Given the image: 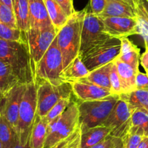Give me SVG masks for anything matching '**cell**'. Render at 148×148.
Here are the masks:
<instances>
[{
    "instance_id": "cell-1",
    "label": "cell",
    "mask_w": 148,
    "mask_h": 148,
    "mask_svg": "<svg viewBox=\"0 0 148 148\" xmlns=\"http://www.w3.org/2000/svg\"><path fill=\"white\" fill-rule=\"evenodd\" d=\"M0 59L12 67L20 82H35L36 65L27 42L10 41L0 38Z\"/></svg>"
},
{
    "instance_id": "cell-2",
    "label": "cell",
    "mask_w": 148,
    "mask_h": 148,
    "mask_svg": "<svg viewBox=\"0 0 148 148\" xmlns=\"http://www.w3.org/2000/svg\"><path fill=\"white\" fill-rule=\"evenodd\" d=\"M85 13L86 8L82 11H75L57 33L58 45L63 60V69L79 56L81 34Z\"/></svg>"
},
{
    "instance_id": "cell-3",
    "label": "cell",
    "mask_w": 148,
    "mask_h": 148,
    "mask_svg": "<svg viewBox=\"0 0 148 148\" xmlns=\"http://www.w3.org/2000/svg\"><path fill=\"white\" fill-rule=\"evenodd\" d=\"M119 99L120 95H111L102 99L78 103L81 131L101 126Z\"/></svg>"
},
{
    "instance_id": "cell-4",
    "label": "cell",
    "mask_w": 148,
    "mask_h": 148,
    "mask_svg": "<svg viewBox=\"0 0 148 148\" xmlns=\"http://www.w3.org/2000/svg\"><path fill=\"white\" fill-rule=\"evenodd\" d=\"M79 127V105L72 100L63 113L48 124L44 148H50L76 132Z\"/></svg>"
},
{
    "instance_id": "cell-5",
    "label": "cell",
    "mask_w": 148,
    "mask_h": 148,
    "mask_svg": "<svg viewBox=\"0 0 148 148\" xmlns=\"http://www.w3.org/2000/svg\"><path fill=\"white\" fill-rule=\"evenodd\" d=\"M37 86L36 82L26 84L21 99L16 134L22 145L28 144L29 136L36 116Z\"/></svg>"
},
{
    "instance_id": "cell-6",
    "label": "cell",
    "mask_w": 148,
    "mask_h": 148,
    "mask_svg": "<svg viewBox=\"0 0 148 148\" xmlns=\"http://www.w3.org/2000/svg\"><path fill=\"white\" fill-rule=\"evenodd\" d=\"M121 49V39L110 37L89 47L79 57L90 72L113 62L120 55Z\"/></svg>"
},
{
    "instance_id": "cell-7",
    "label": "cell",
    "mask_w": 148,
    "mask_h": 148,
    "mask_svg": "<svg viewBox=\"0 0 148 148\" xmlns=\"http://www.w3.org/2000/svg\"><path fill=\"white\" fill-rule=\"evenodd\" d=\"M62 71V56L55 38L42 59L36 65L35 82L47 81L52 84H60L64 82L60 77Z\"/></svg>"
},
{
    "instance_id": "cell-8",
    "label": "cell",
    "mask_w": 148,
    "mask_h": 148,
    "mask_svg": "<svg viewBox=\"0 0 148 148\" xmlns=\"http://www.w3.org/2000/svg\"><path fill=\"white\" fill-rule=\"evenodd\" d=\"M36 84L37 86L36 115L41 118L45 117L60 99L72 97L71 83L64 82L59 85H55L47 81H42Z\"/></svg>"
},
{
    "instance_id": "cell-9",
    "label": "cell",
    "mask_w": 148,
    "mask_h": 148,
    "mask_svg": "<svg viewBox=\"0 0 148 148\" xmlns=\"http://www.w3.org/2000/svg\"><path fill=\"white\" fill-rule=\"evenodd\" d=\"M110 38L105 30L101 18L92 13L88 5L82 24L79 55L95 44Z\"/></svg>"
},
{
    "instance_id": "cell-10",
    "label": "cell",
    "mask_w": 148,
    "mask_h": 148,
    "mask_svg": "<svg viewBox=\"0 0 148 148\" xmlns=\"http://www.w3.org/2000/svg\"><path fill=\"white\" fill-rule=\"evenodd\" d=\"M132 113L133 111L127 103L120 98L101 126L110 128L112 136L123 139L129 133L132 126Z\"/></svg>"
},
{
    "instance_id": "cell-11",
    "label": "cell",
    "mask_w": 148,
    "mask_h": 148,
    "mask_svg": "<svg viewBox=\"0 0 148 148\" xmlns=\"http://www.w3.org/2000/svg\"><path fill=\"white\" fill-rule=\"evenodd\" d=\"M57 31L54 26L45 29L30 28L26 33L27 42L35 65L39 62L51 44L56 38Z\"/></svg>"
},
{
    "instance_id": "cell-12",
    "label": "cell",
    "mask_w": 148,
    "mask_h": 148,
    "mask_svg": "<svg viewBox=\"0 0 148 148\" xmlns=\"http://www.w3.org/2000/svg\"><path fill=\"white\" fill-rule=\"evenodd\" d=\"M26 84H18L12 88L0 101V113L16 132L21 99Z\"/></svg>"
},
{
    "instance_id": "cell-13",
    "label": "cell",
    "mask_w": 148,
    "mask_h": 148,
    "mask_svg": "<svg viewBox=\"0 0 148 148\" xmlns=\"http://www.w3.org/2000/svg\"><path fill=\"white\" fill-rule=\"evenodd\" d=\"M100 18L105 25V31L110 37L121 39L129 36L138 34L137 17H106Z\"/></svg>"
},
{
    "instance_id": "cell-14",
    "label": "cell",
    "mask_w": 148,
    "mask_h": 148,
    "mask_svg": "<svg viewBox=\"0 0 148 148\" xmlns=\"http://www.w3.org/2000/svg\"><path fill=\"white\" fill-rule=\"evenodd\" d=\"M71 84L73 95L76 98L75 101L78 103L102 99L112 95L110 90L91 83L85 78Z\"/></svg>"
},
{
    "instance_id": "cell-15",
    "label": "cell",
    "mask_w": 148,
    "mask_h": 148,
    "mask_svg": "<svg viewBox=\"0 0 148 148\" xmlns=\"http://www.w3.org/2000/svg\"><path fill=\"white\" fill-rule=\"evenodd\" d=\"M53 26L44 0H29L28 29H45Z\"/></svg>"
},
{
    "instance_id": "cell-16",
    "label": "cell",
    "mask_w": 148,
    "mask_h": 148,
    "mask_svg": "<svg viewBox=\"0 0 148 148\" xmlns=\"http://www.w3.org/2000/svg\"><path fill=\"white\" fill-rule=\"evenodd\" d=\"M114 62L120 79L122 94L130 93L136 90V76L138 72H136L132 66L125 63L119 58L115 60Z\"/></svg>"
},
{
    "instance_id": "cell-17",
    "label": "cell",
    "mask_w": 148,
    "mask_h": 148,
    "mask_svg": "<svg viewBox=\"0 0 148 148\" xmlns=\"http://www.w3.org/2000/svg\"><path fill=\"white\" fill-rule=\"evenodd\" d=\"M106 17H127L136 18V10L123 0H106V6L103 12L99 15Z\"/></svg>"
},
{
    "instance_id": "cell-18",
    "label": "cell",
    "mask_w": 148,
    "mask_h": 148,
    "mask_svg": "<svg viewBox=\"0 0 148 148\" xmlns=\"http://www.w3.org/2000/svg\"><path fill=\"white\" fill-rule=\"evenodd\" d=\"M89 74V71L78 56L64 68L60 77L62 82L72 83L86 78Z\"/></svg>"
},
{
    "instance_id": "cell-19",
    "label": "cell",
    "mask_w": 148,
    "mask_h": 148,
    "mask_svg": "<svg viewBox=\"0 0 148 148\" xmlns=\"http://www.w3.org/2000/svg\"><path fill=\"white\" fill-rule=\"evenodd\" d=\"M140 57V51L136 45L131 42L128 37L121 39V49L118 57L121 60L132 66L136 72H138Z\"/></svg>"
},
{
    "instance_id": "cell-20",
    "label": "cell",
    "mask_w": 148,
    "mask_h": 148,
    "mask_svg": "<svg viewBox=\"0 0 148 148\" xmlns=\"http://www.w3.org/2000/svg\"><path fill=\"white\" fill-rule=\"evenodd\" d=\"M111 129L104 126H97L81 132L82 148H90L110 134Z\"/></svg>"
},
{
    "instance_id": "cell-21",
    "label": "cell",
    "mask_w": 148,
    "mask_h": 148,
    "mask_svg": "<svg viewBox=\"0 0 148 148\" xmlns=\"http://www.w3.org/2000/svg\"><path fill=\"white\" fill-rule=\"evenodd\" d=\"M47 127L48 124L44 119L36 115L29 136L30 148H44L47 135Z\"/></svg>"
},
{
    "instance_id": "cell-22",
    "label": "cell",
    "mask_w": 148,
    "mask_h": 148,
    "mask_svg": "<svg viewBox=\"0 0 148 148\" xmlns=\"http://www.w3.org/2000/svg\"><path fill=\"white\" fill-rule=\"evenodd\" d=\"M120 98L127 103L133 112L140 110L148 113V90L136 89L130 93L121 94Z\"/></svg>"
},
{
    "instance_id": "cell-23",
    "label": "cell",
    "mask_w": 148,
    "mask_h": 148,
    "mask_svg": "<svg viewBox=\"0 0 148 148\" xmlns=\"http://www.w3.org/2000/svg\"><path fill=\"white\" fill-rule=\"evenodd\" d=\"M13 12L18 29L26 34L29 27V0H13Z\"/></svg>"
},
{
    "instance_id": "cell-24",
    "label": "cell",
    "mask_w": 148,
    "mask_h": 148,
    "mask_svg": "<svg viewBox=\"0 0 148 148\" xmlns=\"http://www.w3.org/2000/svg\"><path fill=\"white\" fill-rule=\"evenodd\" d=\"M21 84L12 67L0 59V88L5 95L15 85Z\"/></svg>"
},
{
    "instance_id": "cell-25",
    "label": "cell",
    "mask_w": 148,
    "mask_h": 148,
    "mask_svg": "<svg viewBox=\"0 0 148 148\" xmlns=\"http://www.w3.org/2000/svg\"><path fill=\"white\" fill-rule=\"evenodd\" d=\"M112 65L113 62L90 71L87 77L85 79L94 84L110 91V73Z\"/></svg>"
},
{
    "instance_id": "cell-26",
    "label": "cell",
    "mask_w": 148,
    "mask_h": 148,
    "mask_svg": "<svg viewBox=\"0 0 148 148\" xmlns=\"http://www.w3.org/2000/svg\"><path fill=\"white\" fill-rule=\"evenodd\" d=\"M48 15L57 33L65 25L68 17L55 0H44Z\"/></svg>"
},
{
    "instance_id": "cell-27",
    "label": "cell",
    "mask_w": 148,
    "mask_h": 148,
    "mask_svg": "<svg viewBox=\"0 0 148 148\" xmlns=\"http://www.w3.org/2000/svg\"><path fill=\"white\" fill-rule=\"evenodd\" d=\"M0 142L3 148H12L18 142V135L9 122L0 113Z\"/></svg>"
},
{
    "instance_id": "cell-28",
    "label": "cell",
    "mask_w": 148,
    "mask_h": 148,
    "mask_svg": "<svg viewBox=\"0 0 148 148\" xmlns=\"http://www.w3.org/2000/svg\"><path fill=\"white\" fill-rule=\"evenodd\" d=\"M129 133L148 137V113L136 110L132 113V126Z\"/></svg>"
},
{
    "instance_id": "cell-29",
    "label": "cell",
    "mask_w": 148,
    "mask_h": 148,
    "mask_svg": "<svg viewBox=\"0 0 148 148\" xmlns=\"http://www.w3.org/2000/svg\"><path fill=\"white\" fill-rule=\"evenodd\" d=\"M0 38L5 40L27 42L26 34L22 33L17 28H10L1 21H0Z\"/></svg>"
},
{
    "instance_id": "cell-30",
    "label": "cell",
    "mask_w": 148,
    "mask_h": 148,
    "mask_svg": "<svg viewBox=\"0 0 148 148\" xmlns=\"http://www.w3.org/2000/svg\"><path fill=\"white\" fill-rule=\"evenodd\" d=\"M72 100V97L62 98V99H60L49 110V111L47 113L46 116L42 118V119H44V121L47 124H49L50 122L55 120L56 118L59 117L63 113Z\"/></svg>"
},
{
    "instance_id": "cell-31",
    "label": "cell",
    "mask_w": 148,
    "mask_h": 148,
    "mask_svg": "<svg viewBox=\"0 0 148 148\" xmlns=\"http://www.w3.org/2000/svg\"><path fill=\"white\" fill-rule=\"evenodd\" d=\"M0 21L10 28L18 29L13 9L1 2H0Z\"/></svg>"
},
{
    "instance_id": "cell-32",
    "label": "cell",
    "mask_w": 148,
    "mask_h": 148,
    "mask_svg": "<svg viewBox=\"0 0 148 148\" xmlns=\"http://www.w3.org/2000/svg\"><path fill=\"white\" fill-rule=\"evenodd\" d=\"M110 92L112 95H120L122 94L121 85L120 79L118 73L117 68L114 61L111 67L110 73Z\"/></svg>"
},
{
    "instance_id": "cell-33",
    "label": "cell",
    "mask_w": 148,
    "mask_h": 148,
    "mask_svg": "<svg viewBox=\"0 0 148 148\" xmlns=\"http://www.w3.org/2000/svg\"><path fill=\"white\" fill-rule=\"evenodd\" d=\"M138 34L144 39L145 49H148V22L143 18L137 15Z\"/></svg>"
},
{
    "instance_id": "cell-34",
    "label": "cell",
    "mask_w": 148,
    "mask_h": 148,
    "mask_svg": "<svg viewBox=\"0 0 148 148\" xmlns=\"http://www.w3.org/2000/svg\"><path fill=\"white\" fill-rule=\"evenodd\" d=\"M143 137L140 135L128 133L122 139L124 148H137Z\"/></svg>"
},
{
    "instance_id": "cell-35",
    "label": "cell",
    "mask_w": 148,
    "mask_h": 148,
    "mask_svg": "<svg viewBox=\"0 0 148 148\" xmlns=\"http://www.w3.org/2000/svg\"><path fill=\"white\" fill-rule=\"evenodd\" d=\"M81 132H82V131H81L80 126H79V129L76 132H74L72 134L70 135L69 136H68L65 139L61 140L60 142L55 144V145L51 147L50 148H69L73 144V142L76 141V139L80 136Z\"/></svg>"
},
{
    "instance_id": "cell-36",
    "label": "cell",
    "mask_w": 148,
    "mask_h": 148,
    "mask_svg": "<svg viewBox=\"0 0 148 148\" xmlns=\"http://www.w3.org/2000/svg\"><path fill=\"white\" fill-rule=\"evenodd\" d=\"M121 140L122 139L121 138L110 134L103 140L90 148H115Z\"/></svg>"
},
{
    "instance_id": "cell-37",
    "label": "cell",
    "mask_w": 148,
    "mask_h": 148,
    "mask_svg": "<svg viewBox=\"0 0 148 148\" xmlns=\"http://www.w3.org/2000/svg\"><path fill=\"white\" fill-rule=\"evenodd\" d=\"M106 6V0H90L89 10L95 15L99 16Z\"/></svg>"
},
{
    "instance_id": "cell-38",
    "label": "cell",
    "mask_w": 148,
    "mask_h": 148,
    "mask_svg": "<svg viewBox=\"0 0 148 148\" xmlns=\"http://www.w3.org/2000/svg\"><path fill=\"white\" fill-rule=\"evenodd\" d=\"M136 89L148 90V75L138 71L136 76Z\"/></svg>"
},
{
    "instance_id": "cell-39",
    "label": "cell",
    "mask_w": 148,
    "mask_h": 148,
    "mask_svg": "<svg viewBox=\"0 0 148 148\" xmlns=\"http://www.w3.org/2000/svg\"><path fill=\"white\" fill-rule=\"evenodd\" d=\"M136 13L148 22V0H139L136 8Z\"/></svg>"
},
{
    "instance_id": "cell-40",
    "label": "cell",
    "mask_w": 148,
    "mask_h": 148,
    "mask_svg": "<svg viewBox=\"0 0 148 148\" xmlns=\"http://www.w3.org/2000/svg\"><path fill=\"white\" fill-rule=\"evenodd\" d=\"M55 1L59 4L68 18L75 12L73 5V0H55Z\"/></svg>"
},
{
    "instance_id": "cell-41",
    "label": "cell",
    "mask_w": 148,
    "mask_h": 148,
    "mask_svg": "<svg viewBox=\"0 0 148 148\" xmlns=\"http://www.w3.org/2000/svg\"><path fill=\"white\" fill-rule=\"evenodd\" d=\"M140 63L145 71L148 69V49H145V52L141 55Z\"/></svg>"
},
{
    "instance_id": "cell-42",
    "label": "cell",
    "mask_w": 148,
    "mask_h": 148,
    "mask_svg": "<svg viewBox=\"0 0 148 148\" xmlns=\"http://www.w3.org/2000/svg\"><path fill=\"white\" fill-rule=\"evenodd\" d=\"M123 1L126 2L127 4H129L130 6H132L134 9H135L136 10V8H137L139 0H123Z\"/></svg>"
},
{
    "instance_id": "cell-43",
    "label": "cell",
    "mask_w": 148,
    "mask_h": 148,
    "mask_svg": "<svg viewBox=\"0 0 148 148\" xmlns=\"http://www.w3.org/2000/svg\"><path fill=\"white\" fill-rule=\"evenodd\" d=\"M137 148H148V137L144 136Z\"/></svg>"
},
{
    "instance_id": "cell-44",
    "label": "cell",
    "mask_w": 148,
    "mask_h": 148,
    "mask_svg": "<svg viewBox=\"0 0 148 148\" xmlns=\"http://www.w3.org/2000/svg\"><path fill=\"white\" fill-rule=\"evenodd\" d=\"M80 139H81V134H80V136H79V137L76 139V141L73 142V145H71L69 148H82V147H81Z\"/></svg>"
},
{
    "instance_id": "cell-45",
    "label": "cell",
    "mask_w": 148,
    "mask_h": 148,
    "mask_svg": "<svg viewBox=\"0 0 148 148\" xmlns=\"http://www.w3.org/2000/svg\"><path fill=\"white\" fill-rule=\"evenodd\" d=\"M12 148H30V147L28 144H26V145H22V144L20 143L19 141H18Z\"/></svg>"
},
{
    "instance_id": "cell-46",
    "label": "cell",
    "mask_w": 148,
    "mask_h": 148,
    "mask_svg": "<svg viewBox=\"0 0 148 148\" xmlns=\"http://www.w3.org/2000/svg\"><path fill=\"white\" fill-rule=\"evenodd\" d=\"M115 148H124V146H123V140L121 141V142L118 144V145Z\"/></svg>"
},
{
    "instance_id": "cell-47",
    "label": "cell",
    "mask_w": 148,
    "mask_h": 148,
    "mask_svg": "<svg viewBox=\"0 0 148 148\" xmlns=\"http://www.w3.org/2000/svg\"><path fill=\"white\" fill-rule=\"evenodd\" d=\"M4 97H5V94H4L3 92H2V89L0 88V101L2 100V99H3Z\"/></svg>"
},
{
    "instance_id": "cell-48",
    "label": "cell",
    "mask_w": 148,
    "mask_h": 148,
    "mask_svg": "<svg viewBox=\"0 0 148 148\" xmlns=\"http://www.w3.org/2000/svg\"><path fill=\"white\" fill-rule=\"evenodd\" d=\"M0 148H3V147H2V143H1V142H0Z\"/></svg>"
},
{
    "instance_id": "cell-49",
    "label": "cell",
    "mask_w": 148,
    "mask_h": 148,
    "mask_svg": "<svg viewBox=\"0 0 148 148\" xmlns=\"http://www.w3.org/2000/svg\"><path fill=\"white\" fill-rule=\"evenodd\" d=\"M146 71V73H147V75H148V69H147V71Z\"/></svg>"
}]
</instances>
